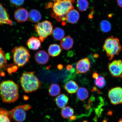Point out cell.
<instances>
[{"label":"cell","mask_w":122,"mask_h":122,"mask_svg":"<svg viewBox=\"0 0 122 122\" xmlns=\"http://www.w3.org/2000/svg\"><path fill=\"white\" fill-rule=\"evenodd\" d=\"M0 96L4 103L14 102L19 98V86L11 80L2 82L0 84Z\"/></svg>","instance_id":"obj_1"},{"label":"cell","mask_w":122,"mask_h":122,"mask_svg":"<svg viewBox=\"0 0 122 122\" xmlns=\"http://www.w3.org/2000/svg\"><path fill=\"white\" fill-rule=\"evenodd\" d=\"M75 0H55L53 7L51 16L58 22L66 20V15L70 10L74 9L73 4Z\"/></svg>","instance_id":"obj_2"},{"label":"cell","mask_w":122,"mask_h":122,"mask_svg":"<svg viewBox=\"0 0 122 122\" xmlns=\"http://www.w3.org/2000/svg\"><path fill=\"white\" fill-rule=\"evenodd\" d=\"M20 81L23 90L26 93L34 92L42 86L41 83L34 72L23 73Z\"/></svg>","instance_id":"obj_3"},{"label":"cell","mask_w":122,"mask_h":122,"mask_svg":"<svg viewBox=\"0 0 122 122\" xmlns=\"http://www.w3.org/2000/svg\"><path fill=\"white\" fill-rule=\"evenodd\" d=\"M103 48L109 61L112 60L115 56L119 54L122 50L119 40L113 36L105 40Z\"/></svg>","instance_id":"obj_4"},{"label":"cell","mask_w":122,"mask_h":122,"mask_svg":"<svg viewBox=\"0 0 122 122\" xmlns=\"http://www.w3.org/2000/svg\"><path fill=\"white\" fill-rule=\"evenodd\" d=\"M14 62L19 67L25 65L29 61L30 55L29 51L22 46L15 47L12 50Z\"/></svg>","instance_id":"obj_5"},{"label":"cell","mask_w":122,"mask_h":122,"mask_svg":"<svg viewBox=\"0 0 122 122\" xmlns=\"http://www.w3.org/2000/svg\"><path fill=\"white\" fill-rule=\"evenodd\" d=\"M35 28L39 36V39L41 41L43 42L49 36L52 34L53 25L51 22L45 20L36 24Z\"/></svg>","instance_id":"obj_6"},{"label":"cell","mask_w":122,"mask_h":122,"mask_svg":"<svg viewBox=\"0 0 122 122\" xmlns=\"http://www.w3.org/2000/svg\"><path fill=\"white\" fill-rule=\"evenodd\" d=\"M108 96L112 105L122 104V88L121 87L111 88L108 92Z\"/></svg>","instance_id":"obj_7"},{"label":"cell","mask_w":122,"mask_h":122,"mask_svg":"<svg viewBox=\"0 0 122 122\" xmlns=\"http://www.w3.org/2000/svg\"><path fill=\"white\" fill-rule=\"evenodd\" d=\"M107 68L112 77H119L122 76V61L115 60L108 64Z\"/></svg>","instance_id":"obj_8"},{"label":"cell","mask_w":122,"mask_h":122,"mask_svg":"<svg viewBox=\"0 0 122 122\" xmlns=\"http://www.w3.org/2000/svg\"><path fill=\"white\" fill-rule=\"evenodd\" d=\"M91 66V62L88 58L81 59L76 65V72L77 74H84L89 71Z\"/></svg>","instance_id":"obj_9"},{"label":"cell","mask_w":122,"mask_h":122,"mask_svg":"<svg viewBox=\"0 0 122 122\" xmlns=\"http://www.w3.org/2000/svg\"><path fill=\"white\" fill-rule=\"evenodd\" d=\"M4 24L12 25L13 22L10 19L6 10L3 6L0 3V25Z\"/></svg>","instance_id":"obj_10"},{"label":"cell","mask_w":122,"mask_h":122,"mask_svg":"<svg viewBox=\"0 0 122 122\" xmlns=\"http://www.w3.org/2000/svg\"><path fill=\"white\" fill-rule=\"evenodd\" d=\"M36 61L40 65L46 64L48 62L49 56L46 51L44 50H40L36 53L35 56Z\"/></svg>","instance_id":"obj_11"},{"label":"cell","mask_w":122,"mask_h":122,"mask_svg":"<svg viewBox=\"0 0 122 122\" xmlns=\"http://www.w3.org/2000/svg\"><path fill=\"white\" fill-rule=\"evenodd\" d=\"M29 13L25 9L20 8L15 11L14 17L17 22L22 23L25 22L28 18Z\"/></svg>","instance_id":"obj_12"},{"label":"cell","mask_w":122,"mask_h":122,"mask_svg":"<svg viewBox=\"0 0 122 122\" xmlns=\"http://www.w3.org/2000/svg\"><path fill=\"white\" fill-rule=\"evenodd\" d=\"M66 20L71 24L76 23L78 21L80 15L78 11L74 9L70 10L66 15Z\"/></svg>","instance_id":"obj_13"},{"label":"cell","mask_w":122,"mask_h":122,"mask_svg":"<svg viewBox=\"0 0 122 122\" xmlns=\"http://www.w3.org/2000/svg\"><path fill=\"white\" fill-rule=\"evenodd\" d=\"M27 45L30 50H36L41 47V42L39 38L33 36L30 37L27 41Z\"/></svg>","instance_id":"obj_14"},{"label":"cell","mask_w":122,"mask_h":122,"mask_svg":"<svg viewBox=\"0 0 122 122\" xmlns=\"http://www.w3.org/2000/svg\"><path fill=\"white\" fill-rule=\"evenodd\" d=\"M69 100L68 97L65 94H61L55 99L56 105L60 109L65 107L67 104Z\"/></svg>","instance_id":"obj_15"},{"label":"cell","mask_w":122,"mask_h":122,"mask_svg":"<svg viewBox=\"0 0 122 122\" xmlns=\"http://www.w3.org/2000/svg\"><path fill=\"white\" fill-rule=\"evenodd\" d=\"M64 88L69 93H75L79 89V86L77 83L74 81H69L65 84Z\"/></svg>","instance_id":"obj_16"},{"label":"cell","mask_w":122,"mask_h":122,"mask_svg":"<svg viewBox=\"0 0 122 122\" xmlns=\"http://www.w3.org/2000/svg\"><path fill=\"white\" fill-rule=\"evenodd\" d=\"M74 41L72 38L70 36L64 37L60 42V45L63 49L68 50L72 48Z\"/></svg>","instance_id":"obj_17"},{"label":"cell","mask_w":122,"mask_h":122,"mask_svg":"<svg viewBox=\"0 0 122 122\" xmlns=\"http://www.w3.org/2000/svg\"><path fill=\"white\" fill-rule=\"evenodd\" d=\"M60 46L55 44L50 45L48 49V53L49 55L52 57H57L60 54L61 52Z\"/></svg>","instance_id":"obj_18"},{"label":"cell","mask_w":122,"mask_h":122,"mask_svg":"<svg viewBox=\"0 0 122 122\" xmlns=\"http://www.w3.org/2000/svg\"><path fill=\"white\" fill-rule=\"evenodd\" d=\"M28 19L30 22L37 23L42 19V15L38 10L33 9L30 10L29 14Z\"/></svg>","instance_id":"obj_19"},{"label":"cell","mask_w":122,"mask_h":122,"mask_svg":"<svg viewBox=\"0 0 122 122\" xmlns=\"http://www.w3.org/2000/svg\"><path fill=\"white\" fill-rule=\"evenodd\" d=\"M77 96L79 100L84 101L87 99L89 97V92L86 88L81 87L77 91Z\"/></svg>","instance_id":"obj_20"},{"label":"cell","mask_w":122,"mask_h":122,"mask_svg":"<svg viewBox=\"0 0 122 122\" xmlns=\"http://www.w3.org/2000/svg\"><path fill=\"white\" fill-rule=\"evenodd\" d=\"M61 88L60 86L57 84H52L48 89V93L51 97H56L60 93Z\"/></svg>","instance_id":"obj_21"},{"label":"cell","mask_w":122,"mask_h":122,"mask_svg":"<svg viewBox=\"0 0 122 122\" xmlns=\"http://www.w3.org/2000/svg\"><path fill=\"white\" fill-rule=\"evenodd\" d=\"M52 36L53 38L58 41L61 40L64 37L65 31L59 27H56L53 30Z\"/></svg>","instance_id":"obj_22"},{"label":"cell","mask_w":122,"mask_h":122,"mask_svg":"<svg viewBox=\"0 0 122 122\" xmlns=\"http://www.w3.org/2000/svg\"><path fill=\"white\" fill-rule=\"evenodd\" d=\"M74 113V109L71 107L68 106L62 108L61 111V115L64 118H70Z\"/></svg>","instance_id":"obj_23"},{"label":"cell","mask_w":122,"mask_h":122,"mask_svg":"<svg viewBox=\"0 0 122 122\" xmlns=\"http://www.w3.org/2000/svg\"><path fill=\"white\" fill-rule=\"evenodd\" d=\"M76 6L78 10L81 12L86 11L89 6L87 0H77Z\"/></svg>","instance_id":"obj_24"},{"label":"cell","mask_w":122,"mask_h":122,"mask_svg":"<svg viewBox=\"0 0 122 122\" xmlns=\"http://www.w3.org/2000/svg\"><path fill=\"white\" fill-rule=\"evenodd\" d=\"M100 29L103 33H106L110 31L111 25L110 23L107 20H103L100 22Z\"/></svg>","instance_id":"obj_25"},{"label":"cell","mask_w":122,"mask_h":122,"mask_svg":"<svg viewBox=\"0 0 122 122\" xmlns=\"http://www.w3.org/2000/svg\"><path fill=\"white\" fill-rule=\"evenodd\" d=\"M94 83L96 86L100 88H103L106 86V81L105 78L99 75L97 79H95Z\"/></svg>","instance_id":"obj_26"},{"label":"cell","mask_w":122,"mask_h":122,"mask_svg":"<svg viewBox=\"0 0 122 122\" xmlns=\"http://www.w3.org/2000/svg\"><path fill=\"white\" fill-rule=\"evenodd\" d=\"M7 63L6 59L4 52L0 49V69L4 66Z\"/></svg>","instance_id":"obj_27"},{"label":"cell","mask_w":122,"mask_h":122,"mask_svg":"<svg viewBox=\"0 0 122 122\" xmlns=\"http://www.w3.org/2000/svg\"><path fill=\"white\" fill-rule=\"evenodd\" d=\"M24 1L25 0H10V4L16 7H20L22 5Z\"/></svg>","instance_id":"obj_28"},{"label":"cell","mask_w":122,"mask_h":122,"mask_svg":"<svg viewBox=\"0 0 122 122\" xmlns=\"http://www.w3.org/2000/svg\"><path fill=\"white\" fill-rule=\"evenodd\" d=\"M10 118L7 116L0 114V122H10Z\"/></svg>","instance_id":"obj_29"},{"label":"cell","mask_w":122,"mask_h":122,"mask_svg":"<svg viewBox=\"0 0 122 122\" xmlns=\"http://www.w3.org/2000/svg\"><path fill=\"white\" fill-rule=\"evenodd\" d=\"M66 69L68 71H72L74 68L72 65H68L66 67Z\"/></svg>","instance_id":"obj_30"},{"label":"cell","mask_w":122,"mask_h":122,"mask_svg":"<svg viewBox=\"0 0 122 122\" xmlns=\"http://www.w3.org/2000/svg\"><path fill=\"white\" fill-rule=\"evenodd\" d=\"M99 75V74L97 72H95L93 73L92 77L94 79H97Z\"/></svg>","instance_id":"obj_31"},{"label":"cell","mask_w":122,"mask_h":122,"mask_svg":"<svg viewBox=\"0 0 122 122\" xmlns=\"http://www.w3.org/2000/svg\"><path fill=\"white\" fill-rule=\"evenodd\" d=\"M117 2L119 6L122 8V0H117Z\"/></svg>","instance_id":"obj_32"},{"label":"cell","mask_w":122,"mask_h":122,"mask_svg":"<svg viewBox=\"0 0 122 122\" xmlns=\"http://www.w3.org/2000/svg\"><path fill=\"white\" fill-rule=\"evenodd\" d=\"M77 117L75 115H73L72 116L70 117L69 120L71 121H73L75 120L77 118Z\"/></svg>","instance_id":"obj_33"},{"label":"cell","mask_w":122,"mask_h":122,"mask_svg":"<svg viewBox=\"0 0 122 122\" xmlns=\"http://www.w3.org/2000/svg\"><path fill=\"white\" fill-rule=\"evenodd\" d=\"M57 67L59 70H61L63 68V66L61 64L58 65Z\"/></svg>","instance_id":"obj_34"},{"label":"cell","mask_w":122,"mask_h":122,"mask_svg":"<svg viewBox=\"0 0 122 122\" xmlns=\"http://www.w3.org/2000/svg\"><path fill=\"white\" fill-rule=\"evenodd\" d=\"M93 56V57L95 58H98L99 57L98 55L97 54H94Z\"/></svg>","instance_id":"obj_35"},{"label":"cell","mask_w":122,"mask_h":122,"mask_svg":"<svg viewBox=\"0 0 122 122\" xmlns=\"http://www.w3.org/2000/svg\"><path fill=\"white\" fill-rule=\"evenodd\" d=\"M118 122H122V118L120 119Z\"/></svg>","instance_id":"obj_36"},{"label":"cell","mask_w":122,"mask_h":122,"mask_svg":"<svg viewBox=\"0 0 122 122\" xmlns=\"http://www.w3.org/2000/svg\"><path fill=\"white\" fill-rule=\"evenodd\" d=\"M83 122H87L86 121H84Z\"/></svg>","instance_id":"obj_37"},{"label":"cell","mask_w":122,"mask_h":122,"mask_svg":"<svg viewBox=\"0 0 122 122\" xmlns=\"http://www.w3.org/2000/svg\"><path fill=\"white\" fill-rule=\"evenodd\" d=\"M53 0V1L54 0V1H55V0Z\"/></svg>","instance_id":"obj_38"},{"label":"cell","mask_w":122,"mask_h":122,"mask_svg":"<svg viewBox=\"0 0 122 122\" xmlns=\"http://www.w3.org/2000/svg\"></svg>","instance_id":"obj_39"}]
</instances>
